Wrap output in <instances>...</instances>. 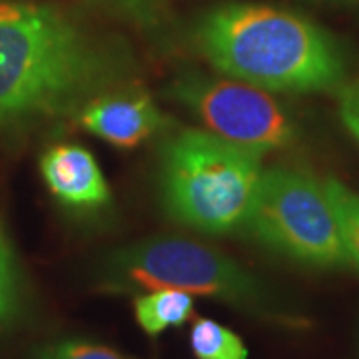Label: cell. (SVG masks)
I'll return each instance as SVG.
<instances>
[{
	"label": "cell",
	"instance_id": "obj_4",
	"mask_svg": "<svg viewBox=\"0 0 359 359\" xmlns=\"http://www.w3.org/2000/svg\"><path fill=\"white\" fill-rule=\"evenodd\" d=\"M98 285L112 294L180 290L224 302L259 320L285 321L278 295L250 269L212 245L176 236H156L106 256Z\"/></svg>",
	"mask_w": 359,
	"mask_h": 359
},
{
	"label": "cell",
	"instance_id": "obj_1",
	"mask_svg": "<svg viewBox=\"0 0 359 359\" xmlns=\"http://www.w3.org/2000/svg\"><path fill=\"white\" fill-rule=\"evenodd\" d=\"M126 72L122 52L58 11L0 2V124L82 108Z\"/></svg>",
	"mask_w": 359,
	"mask_h": 359
},
{
	"label": "cell",
	"instance_id": "obj_13",
	"mask_svg": "<svg viewBox=\"0 0 359 359\" xmlns=\"http://www.w3.org/2000/svg\"><path fill=\"white\" fill-rule=\"evenodd\" d=\"M32 359H128L116 349L82 337L52 341L36 349Z\"/></svg>",
	"mask_w": 359,
	"mask_h": 359
},
{
	"label": "cell",
	"instance_id": "obj_16",
	"mask_svg": "<svg viewBox=\"0 0 359 359\" xmlns=\"http://www.w3.org/2000/svg\"><path fill=\"white\" fill-rule=\"evenodd\" d=\"M335 2H347V0H335Z\"/></svg>",
	"mask_w": 359,
	"mask_h": 359
},
{
	"label": "cell",
	"instance_id": "obj_2",
	"mask_svg": "<svg viewBox=\"0 0 359 359\" xmlns=\"http://www.w3.org/2000/svg\"><path fill=\"white\" fill-rule=\"evenodd\" d=\"M194 40L222 74L276 92L337 90L346 58L323 28L262 4H224L204 14Z\"/></svg>",
	"mask_w": 359,
	"mask_h": 359
},
{
	"label": "cell",
	"instance_id": "obj_11",
	"mask_svg": "<svg viewBox=\"0 0 359 359\" xmlns=\"http://www.w3.org/2000/svg\"><path fill=\"white\" fill-rule=\"evenodd\" d=\"M334 205L339 233L346 245L347 259L359 269V194L351 192L341 182L330 178L323 182Z\"/></svg>",
	"mask_w": 359,
	"mask_h": 359
},
{
	"label": "cell",
	"instance_id": "obj_14",
	"mask_svg": "<svg viewBox=\"0 0 359 359\" xmlns=\"http://www.w3.org/2000/svg\"><path fill=\"white\" fill-rule=\"evenodd\" d=\"M335 92H337V106H339L341 122L346 124L349 134L359 144V76L344 80Z\"/></svg>",
	"mask_w": 359,
	"mask_h": 359
},
{
	"label": "cell",
	"instance_id": "obj_7",
	"mask_svg": "<svg viewBox=\"0 0 359 359\" xmlns=\"http://www.w3.org/2000/svg\"><path fill=\"white\" fill-rule=\"evenodd\" d=\"M78 122L90 134L118 148L138 146L166 126V118L140 92L94 96L78 112Z\"/></svg>",
	"mask_w": 359,
	"mask_h": 359
},
{
	"label": "cell",
	"instance_id": "obj_9",
	"mask_svg": "<svg viewBox=\"0 0 359 359\" xmlns=\"http://www.w3.org/2000/svg\"><path fill=\"white\" fill-rule=\"evenodd\" d=\"M194 297L180 290H154L138 294L134 299V316L150 337L180 327L192 318Z\"/></svg>",
	"mask_w": 359,
	"mask_h": 359
},
{
	"label": "cell",
	"instance_id": "obj_12",
	"mask_svg": "<svg viewBox=\"0 0 359 359\" xmlns=\"http://www.w3.org/2000/svg\"><path fill=\"white\" fill-rule=\"evenodd\" d=\"M20 308V273L6 236L0 230V323L11 321Z\"/></svg>",
	"mask_w": 359,
	"mask_h": 359
},
{
	"label": "cell",
	"instance_id": "obj_10",
	"mask_svg": "<svg viewBox=\"0 0 359 359\" xmlns=\"http://www.w3.org/2000/svg\"><path fill=\"white\" fill-rule=\"evenodd\" d=\"M190 346L198 359H248V347L240 335L208 318L196 320L190 332Z\"/></svg>",
	"mask_w": 359,
	"mask_h": 359
},
{
	"label": "cell",
	"instance_id": "obj_5",
	"mask_svg": "<svg viewBox=\"0 0 359 359\" xmlns=\"http://www.w3.org/2000/svg\"><path fill=\"white\" fill-rule=\"evenodd\" d=\"M244 231L271 252L313 268L349 266L325 184L304 170H264Z\"/></svg>",
	"mask_w": 359,
	"mask_h": 359
},
{
	"label": "cell",
	"instance_id": "obj_3",
	"mask_svg": "<svg viewBox=\"0 0 359 359\" xmlns=\"http://www.w3.org/2000/svg\"><path fill=\"white\" fill-rule=\"evenodd\" d=\"M262 156L212 132L182 130L160 152V196L178 224L228 236L245 230L264 176Z\"/></svg>",
	"mask_w": 359,
	"mask_h": 359
},
{
	"label": "cell",
	"instance_id": "obj_8",
	"mask_svg": "<svg viewBox=\"0 0 359 359\" xmlns=\"http://www.w3.org/2000/svg\"><path fill=\"white\" fill-rule=\"evenodd\" d=\"M40 172L50 192L70 208L92 210L110 200V188L94 156L82 146L60 144L40 160Z\"/></svg>",
	"mask_w": 359,
	"mask_h": 359
},
{
	"label": "cell",
	"instance_id": "obj_6",
	"mask_svg": "<svg viewBox=\"0 0 359 359\" xmlns=\"http://www.w3.org/2000/svg\"><path fill=\"white\" fill-rule=\"evenodd\" d=\"M168 94L212 134L259 156L285 148L295 138L294 122L282 106L264 88L242 80L184 72Z\"/></svg>",
	"mask_w": 359,
	"mask_h": 359
},
{
	"label": "cell",
	"instance_id": "obj_15",
	"mask_svg": "<svg viewBox=\"0 0 359 359\" xmlns=\"http://www.w3.org/2000/svg\"><path fill=\"white\" fill-rule=\"evenodd\" d=\"M92 2H98L106 8L122 16H128L142 25H152L160 6V0H92Z\"/></svg>",
	"mask_w": 359,
	"mask_h": 359
}]
</instances>
